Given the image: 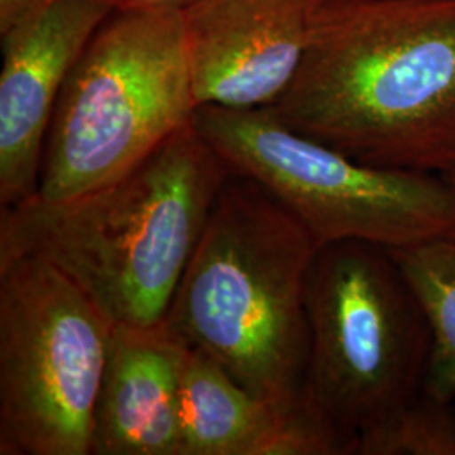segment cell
Segmentation results:
<instances>
[{
  "label": "cell",
  "instance_id": "cell-1",
  "mask_svg": "<svg viewBox=\"0 0 455 455\" xmlns=\"http://www.w3.org/2000/svg\"><path fill=\"white\" fill-rule=\"evenodd\" d=\"M270 108L358 163L455 171V0H321Z\"/></svg>",
  "mask_w": 455,
  "mask_h": 455
},
{
  "label": "cell",
  "instance_id": "cell-2",
  "mask_svg": "<svg viewBox=\"0 0 455 455\" xmlns=\"http://www.w3.org/2000/svg\"><path fill=\"white\" fill-rule=\"evenodd\" d=\"M229 174L191 122L101 188L0 208V263L49 261L112 325L161 324Z\"/></svg>",
  "mask_w": 455,
  "mask_h": 455
},
{
  "label": "cell",
  "instance_id": "cell-3",
  "mask_svg": "<svg viewBox=\"0 0 455 455\" xmlns=\"http://www.w3.org/2000/svg\"><path fill=\"white\" fill-rule=\"evenodd\" d=\"M317 244L257 180L231 172L165 315L188 346L278 407L306 402V278Z\"/></svg>",
  "mask_w": 455,
  "mask_h": 455
},
{
  "label": "cell",
  "instance_id": "cell-4",
  "mask_svg": "<svg viewBox=\"0 0 455 455\" xmlns=\"http://www.w3.org/2000/svg\"><path fill=\"white\" fill-rule=\"evenodd\" d=\"M196 110L182 9H114L63 84L36 195L65 199L118 180Z\"/></svg>",
  "mask_w": 455,
  "mask_h": 455
},
{
  "label": "cell",
  "instance_id": "cell-5",
  "mask_svg": "<svg viewBox=\"0 0 455 455\" xmlns=\"http://www.w3.org/2000/svg\"><path fill=\"white\" fill-rule=\"evenodd\" d=\"M306 398L355 443L425 387L432 329L390 248L319 246L306 278Z\"/></svg>",
  "mask_w": 455,
  "mask_h": 455
},
{
  "label": "cell",
  "instance_id": "cell-6",
  "mask_svg": "<svg viewBox=\"0 0 455 455\" xmlns=\"http://www.w3.org/2000/svg\"><path fill=\"white\" fill-rule=\"evenodd\" d=\"M193 124L228 169L257 180L319 246L403 248L455 229V188L440 174L358 163L285 125L270 107H197Z\"/></svg>",
  "mask_w": 455,
  "mask_h": 455
},
{
  "label": "cell",
  "instance_id": "cell-7",
  "mask_svg": "<svg viewBox=\"0 0 455 455\" xmlns=\"http://www.w3.org/2000/svg\"><path fill=\"white\" fill-rule=\"evenodd\" d=\"M112 327L49 261L0 263V455H92Z\"/></svg>",
  "mask_w": 455,
  "mask_h": 455
},
{
  "label": "cell",
  "instance_id": "cell-8",
  "mask_svg": "<svg viewBox=\"0 0 455 455\" xmlns=\"http://www.w3.org/2000/svg\"><path fill=\"white\" fill-rule=\"evenodd\" d=\"M321 0H191L182 26L197 107H272L291 86Z\"/></svg>",
  "mask_w": 455,
  "mask_h": 455
},
{
  "label": "cell",
  "instance_id": "cell-9",
  "mask_svg": "<svg viewBox=\"0 0 455 455\" xmlns=\"http://www.w3.org/2000/svg\"><path fill=\"white\" fill-rule=\"evenodd\" d=\"M110 12L98 0H51L29 22L2 37L0 208L37 193L63 84Z\"/></svg>",
  "mask_w": 455,
  "mask_h": 455
},
{
  "label": "cell",
  "instance_id": "cell-10",
  "mask_svg": "<svg viewBox=\"0 0 455 455\" xmlns=\"http://www.w3.org/2000/svg\"><path fill=\"white\" fill-rule=\"evenodd\" d=\"M180 419V455H355L353 440L307 398L300 407H278L188 344Z\"/></svg>",
  "mask_w": 455,
  "mask_h": 455
},
{
  "label": "cell",
  "instance_id": "cell-11",
  "mask_svg": "<svg viewBox=\"0 0 455 455\" xmlns=\"http://www.w3.org/2000/svg\"><path fill=\"white\" fill-rule=\"evenodd\" d=\"M186 342L165 323L114 325L98 391L92 455H180Z\"/></svg>",
  "mask_w": 455,
  "mask_h": 455
},
{
  "label": "cell",
  "instance_id": "cell-12",
  "mask_svg": "<svg viewBox=\"0 0 455 455\" xmlns=\"http://www.w3.org/2000/svg\"><path fill=\"white\" fill-rule=\"evenodd\" d=\"M420 299L432 329L425 390L455 400V229L403 248H390Z\"/></svg>",
  "mask_w": 455,
  "mask_h": 455
},
{
  "label": "cell",
  "instance_id": "cell-13",
  "mask_svg": "<svg viewBox=\"0 0 455 455\" xmlns=\"http://www.w3.org/2000/svg\"><path fill=\"white\" fill-rule=\"evenodd\" d=\"M454 402L423 388L387 420L361 434L356 455H455Z\"/></svg>",
  "mask_w": 455,
  "mask_h": 455
},
{
  "label": "cell",
  "instance_id": "cell-14",
  "mask_svg": "<svg viewBox=\"0 0 455 455\" xmlns=\"http://www.w3.org/2000/svg\"><path fill=\"white\" fill-rule=\"evenodd\" d=\"M51 0H0V37L37 16Z\"/></svg>",
  "mask_w": 455,
  "mask_h": 455
},
{
  "label": "cell",
  "instance_id": "cell-15",
  "mask_svg": "<svg viewBox=\"0 0 455 455\" xmlns=\"http://www.w3.org/2000/svg\"><path fill=\"white\" fill-rule=\"evenodd\" d=\"M105 5L114 9H137V7H159V5H174V7H184L191 0H98Z\"/></svg>",
  "mask_w": 455,
  "mask_h": 455
},
{
  "label": "cell",
  "instance_id": "cell-16",
  "mask_svg": "<svg viewBox=\"0 0 455 455\" xmlns=\"http://www.w3.org/2000/svg\"><path fill=\"white\" fill-rule=\"evenodd\" d=\"M445 180H449L452 186L455 188V171H451V172H447V174H442Z\"/></svg>",
  "mask_w": 455,
  "mask_h": 455
}]
</instances>
